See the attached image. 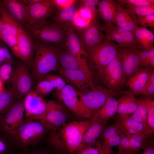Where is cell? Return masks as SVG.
Listing matches in <instances>:
<instances>
[{"label": "cell", "instance_id": "4fadbf2b", "mask_svg": "<svg viewBox=\"0 0 154 154\" xmlns=\"http://www.w3.org/2000/svg\"><path fill=\"white\" fill-rule=\"evenodd\" d=\"M47 102V109L41 121L48 130H54L65 124L67 116L63 106L59 102L50 100Z\"/></svg>", "mask_w": 154, "mask_h": 154}, {"label": "cell", "instance_id": "484cf974", "mask_svg": "<svg viewBox=\"0 0 154 154\" xmlns=\"http://www.w3.org/2000/svg\"><path fill=\"white\" fill-rule=\"evenodd\" d=\"M123 95L117 100L118 106L116 113L117 115L129 116L137 109L140 98H135L132 94L125 91Z\"/></svg>", "mask_w": 154, "mask_h": 154}, {"label": "cell", "instance_id": "e0dca14e", "mask_svg": "<svg viewBox=\"0 0 154 154\" xmlns=\"http://www.w3.org/2000/svg\"><path fill=\"white\" fill-rule=\"evenodd\" d=\"M119 134L121 139L117 152L119 154H135L145 148L151 140L138 135Z\"/></svg>", "mask_w": 154, "mask_h": 154}, {"label": "cell", "instance_id": "603a6c76", "mask_svg": "<svg viewBox=\"0 0 154 154\" xmlns=\"http://www.w3.org/2000/svg\"><path fill=\"white\" fill-rule=\"evenodd\" d=\"M65 69H79L92 76L87 63L83 62L69 53L65 48L59 49L58 68Z\"/></svg>", "mask_w": 154, "mask_h": 154}, {"label": "cell", "instance_id": "ac0fdd59", "mask_svg": "<svg viewBox=\"0 0 154 154\" xmlns=\"http://www.w3.org/2000/svg\"><path fill=\"white\" fill-rule=\"evenodd\" d=\"M27 6L28 11L26 23L46 19L51 17L55 10V7L52 0H40L38 2L30 3Z\"/></svg>", "mask_w": 154, "mask_h": 154}, {"label": "cell", "instance_id": "ffe728a7", "mask_svg": "<svg viewBox=\"0 0 154 154\" xmlns=\"http://www.w3.org/2000/svg\"><path fill=\"white\" fill-rule=\"evenodd\" d=\"M64 47L70 54L80 61L87 63L86 54L81 40L71 25L67 26Z\"/></svg>", "mask_w": 154, "mask_h": 154}, {"label": "cell", "instance_id": "d590c367", "mask_svg": "<svg viewBox=\"0 0 154 154\" xmlns=\"http://www.w3.org/2000/svg\"><path fill=\"white\" fill-rule=\"evenodd\" d=\"M129 116L142 123L150 131L147 125V108L143 97L140 98L139 103L137 109Z\"/></svg>", "mask_w": 154, "mask_h": 154}, {"label": "cell", "instance_id": "1f68e13d", "mask_svg": "<svg viewBox=\"0 0 154 154\" xmlns=\"http://www.w3.org/2000/svg\"><path fill=\"white\" fill-rule=\"evenodd\" d=\"M133 34L136 38L139 50H149L154 48V34L146 27L138 26Z\"/></svg>", "mask_w": 154, "mask_h": 154}, {"label": "cell", "instance_id": "f1b7e54d", "mask_svg": "<svg viewBox=\"0 0 154 154\" xmlns=\"http://www.w3.org/2000/svg\"><path fill=\"white\" fill-rule=\"evenodd\" d=\"M100 137L101 139L99 141L102 147L110 151H112L113 147L118 146L121 139L117 129L114 124L106 125Z\"/></svg>", "mask_w": 154, "mask_h": 154}, {"label": "cell", "instance_id": "e575fe53", "mask_svg": "<svg viewBox=\"0 0 154 154\" xmlns=\"http://www.w3.org/2000/svg\"><path fill=\"white\" fill-rule=\"evenodd\" d=\"M104 31L105 32V38L108 40L116 42L120 48H127L124 40L116 31L113 25L103 24Z\"/></svg>", "mask_w": 154, "mask_h": 154}, {"label": "cell", "instance_id": "c3c4849f", "mask_svg": "<svg viewBox=\"0 0 154 154\" xmlns=\"http://www.w3.org/2000/svg\"><path fill=\"white\" fill-rule=\"evenodd\" d=\"M136 19L138 25L142 27H149L154 28V13L146 16H137Z\"/></svg>", "mask_w": 154, "mask_h": 154}, {"label": "cell", "instance_id": "f907efd6", "mask_svg": "<svg viewBox=\"0 0 154 154\" xmlns=\"http://www.w3.org/2000/svg\"><path fill=\"white\" fill-rule=\"evenodd\" d=\"M7 137L8 136L0 129V154H10V149Z\"/></svg>", "mask_w": 154, "mask_h": 154}, {"label": "cell", "instance_id": "277c9868", "mask_svg": "<svg viewBox=\"0 0 154 154\" xmlns=\"http://www.w3.org/2000/svg\"><path fill=\"white\" fill-rule=\"evenodd\" d=\"M119 47L105 37L99 44L85 50L86 60L90 67L98 71L102 69L116 56Z\"/></svg>", "mask_w": 154, "mask_h": 154}, {"label": "cell", "instance_id": "bcb514c9", "mask_svg": "<svg viewBox=\"0 0 154 154\" xmlns=\"http://www.w3.org/2000/svg\"><path fill=\"white\" fill-rule=\"evenodd\" d=\"M138 54L139 58L140 66L147 68L148 62L154 56V48L149 50L143 51L139 50Z\"/></svg>", "mask_w": 154, "mask_h": 154}, {"label": "cell", "instance_id": "db71d44e", "mask_svg": "<svg viewBox=\"0 0 154 154\" xmlns=\"http://www.w3.org/2000/svg\"><path fill=\"white\" fill-rule=\"evenodd\" d=\"M139 154H154V143L151 140L147 146Z\"/></svg>", "mask_w": 154, "mask_h": 154}, {"label": "cell", "instance_id": "9f6ffc18", "mask_svg": "<svg viewBox=\"0 0 154 154\" xmlns=\"http://www.w3.org/2000/svg\"><path fill=\"white\" fill-rule=\"evenodd\" d=\"M30 154H47L46 153H41V152H35L31 153Z\"/></svg>", "mask_w": 154, "mask_h": 154}, {"label": "cell", "instance_id": "7c38bea8", "mask_svg": "<svg viewBox=\"0 0 154 154\" xmlns=\"http://www.w3.org/2000/svg\"><path fill=\"white\" fill-rule=\"evenodd\" d=\"M114 124L118 133L127 136L131 134L139 135L147 139L152 140L153 134L142 123L129 116L117 115Z\"/></svg>", "mask_w": 154, "mask_h": 154}, {"label": "cell", "instance_id": "4dcf8cb0", "mask_svg": "<svg viewBox=\"0 0 154 154\" xmlns=\"http://www.w3.org/2000/svg\"><path fill=\"white\" fill-rule=\"evenodd\" d=\"M78 1L74 4L63 9L58 10L52 18V22L66 26L71 25L77 15L79 8Z\"/></svg>", "mask_w": 154, "mask_h": 154}, {"label": "cell", "instance_id": "52a82bcc", "mask_svg": "<svg viewBox=\"0 0 154 154\" xmlns=\"http://www.w3.org/2000/svg\"><path fill=\"white\" fill-rule=\"evenodd\" d=\"M81 95V92L72 86L67 84L62 90H56L55 93L56 98L76 115L82 117L92 119L90 114L82 102Z\"/></svg>", "mask_w": 154, "mask_h": 154}, {"label": "cell", "instance_id": "f546056e", "mask_svg": "<svg viewBox=\"0 0 154 154\" xmlns=\"http://www.w3.org/2000/svg\"><path fill=\"white\" fill-rule=\"evenodd\" d=\"M115 1L102 0L98 5L97 16L101 18L106 25L114 23L116 15Z\"/></svg>", "mask_w": 154, "mask_h": 154}, {"label": "cell", "instance_id": "44dd1931", "mask_svg": "<svg viewBox=\"0 0 154 154\" xmlns=\"http://www.w3.org/2000/svg\"><path fill=\"white\" fill-rule=\"evenodd\" d=\"M116 15L114 23L117 26L130 31L133 33L138 24L135 17L127 9L120 3L115 1Z\"/></svg>", "mask_w": 154, "mask_h": 154}, {"label": "cell", "instance_id": "60d3db41", "mask_svg": "<svg viewBox=\"0 0 154 154\" xmlns=\"http://www.w3.org/2000/svg\"><path fill=\"white\" fill-rule=\"evenodd\" d=\"M147 108V123L151 132H154V100L149 96L144 97Z\"/></svg>", "mask_w": 154, "mask_h": 154}, {"label": "cell", "instance_id": "8992f818", "mask_svg": "<svg viewBox=\"0 0 154 154\" xmlns=\"http://www.w3.org/2000/svg\"><path fill=\"white\" fill-rule=\"evenodd\" d=\"M98 74L108 89L116 92L123 91L125 81L119 50L113 60L98 71Z\"/></svg>", "mask_w": 154, "mask_h": 154}, {"label": "cell", "instance_id": "d6a6232c", "mask_svg": "<svg viewBox=\"0 0 154 154\" xmlns=\"http://www.w3.org/2000/svg\"><path fill=\"white\" fill-rule=\"evenodd\" d=\"M92 124L85 132L83 138L84 147L95 143L100 137L107 125L92 118Z\"/></svg>", "mask_w": 154, "mask_h": 154}, {"label": "cell", "instance_id": "b9f144b4", "mask_svg": "<svg viewBox=\"0 0 154 154\" xmlns=\"http://www.w3.org/2000/svg\"><path fill=\"white\" fill-rule=\"evenodd\" d=\"M126 9L134 17L135 15L139 16H144L154 13V5L129 6L127 5Z\"/></svg>", "mask_w": 154, "mask_h": 154}, {"label": "cell", "instance_id": "ba28073f", "mask_svg": "<svg viewBox=\"0 0 154 154\" xmlns=\"http://www.w3.org/2000/svg\"><path fill=\"white\" fill-rule=\"evenodd\" d=\"M124 92H115L108 88L96 87L86 92L81 93V99L92 118L110 97L123 94Z\"/></svg>", "mask_w": 154, "mask_h": 154}, {"label": "cell", "instance_id": "7bdbcfd3", "mask_svg": "<svg viewBox=\"0 0 154 154\" xmlns=\"http://www.w3.org/2000/svg\"><path fill=\"white\" fill-rule=\"evenodd\" d=\"M100 1L98 0H82L78 1L79 7L83 8L89 11L95 16H97L98 6ZM98 17V16H97Z\"/></svg>", "mask_w": 154, "mask_h": 154}, {"label": "cell", "instance_id": "ab89813d", "mask_svg": "<svg viewBox=\"0 0 154 154\" xmlns=\"http://www.w3.org/2000/svg\"><path fill=\"white\" fill-rule=\"evenodd\" d=\"M55 89L53 84L47 80L42 79L35 86V91L43 98L50 94Z\"/></svg>", "mask_w": 154, "mask_h": 154}, {"label": "cell", "instance_id": "3957f363", "mask_svg": "<svg viewBox=\"0 0 154 154\" xmlns=\"http://www.w3.org/2000/svg\"><path fill=\"white\" fill-rule=\"evenodd\" d=\"M92 118L88 120L73 121L64 125L58 134L61 137L69 154H74L84 147V134L92 124Z\"/></svg>", "mask_w": 154, "mask_h": 154}, {"label": "cell", "instance_id": "681fc988", "mask_svg": "<svg viewBox=\"0 0 154 154\" xmlns=\"http://www.w3.org/2000/svg\"><path fill=\"white\" fill-rule=\"evenodd\" d=\"M120 3H125L129 6L154 5V0H119Z\"/></svg>", "mask_w": 154, "mask_h": 154}, {"label": "cell", "instance_id": "cb8c5ba5", "mask_svg": "<svg viewBox=\"0 0 154 154\" xmlns=\"http://www.w3.org/2000/svg\"><path fill=\"white\" fill-rule=\"evenodd\" d=\"M2 3L10 14L23 27L26 22L27 6L21 0H4Z\"/></svg>", "mask_w": 154, "mask_h": 154}, {"label": "cell", "instance_id": "d4e9b609", "mask_svg": "<svg viewBox=\"0 0 154 154\" xmlns=\"http://www.w3.org/2000/svg\"><path fill=\"white\" fill-rule=\"evenodd\" d=\"M0 17L2 27L0 37L10 34L17 36L21 25L15 19L2 3H0Z\"/></svg>", "mask_w": 154, "mask_h": 154}, {"label": "cell", "instance_id": "f5cc1de1", "mask_svg": "<svg viewBox=\"0 0 154 154\" xmlns=\"http://www.w3.org/2000/svg\"><path fill=\"white\" fill-rule=\"evenodd\" d=\"M143 94L145 96H154V83L144 86L139 94Z\"/></svg>", "mask_w": 154, "mask_h": 154}, {"label": "cell", "instance_id": "9a60e30c", "mask_svg": "<svg viewBox=\"0 0 154 154\" xmlns=\"http://www.w3.org/2000/svg\"><path fill=\"white\" fill-rule=\"evenodd\" d=\"M59 72L67 82L75 86L82 93L86 92L96 87L92 76L82 70L59 69Z\"/></svg>", "mask_w": 154, "mask_h": 154}, {"label": "cell", "instance_id": "7dc6e473", "mask_svg": "<svg viewBox=\"0 0 154 154\" xmlns=\"http://www.w3.org/2000/svg\"><path fill=\"white\" fill-rule=\"evenodd\" d=\"M14 59L8 48L5 46L0 45V64H9L13 65Z\"/></svg>", "mask_w": 154, "mask_h": 154}, {"label": "cell", "instance_id": "7a4b0ae2", "mask_svg": "<svg viewBox=\"0 0 154 154\" xmlns=\"http://www.w3.org/2000/svg\"><path fill=\"white\" fill-rule=\"evenodd\" d=\"M23 27L35 40L64 47L68 29L65 25L44 19L27 22Z\"/></svg>", "mask_w": 154, "mask_h": 154}, {"label": "cell", "instance_id": "8fae6325", "mask_svg": "<svg viewBox=\"0 0 154 154\" xmlns=\"http://www.w3.org/2000/svg\"><path fill=\"white\" fill-rule=\"evenodd\" d=\"M11 86L20 99L32 88L33 82L28 67L23 62L17 63Z\"/></svg>", "mask_w": 154, "mask_h": 154}, {"label": "cell", "instance_id": "9c48e42d", "mask_svg": "<svg viewBox=\"0 0 154 154\" xmlns=\"http://www.w3.org/2000/svg\"><path fill=\"white\" fill-rule=\"evenodd\" d=\"M23 98L16 103L0 120V129L8 137H13L24 121Z\"/></svg>", "mask_w": 154, "mask_h": 154}, {"label": "cell", "instance_id": "4316f807", "mask_svg": "<svg viewBox=\"0 0 154 154\" xmlns=\"http://www.w3.org/2000/svg\"><path fill=\"white\" fill-rule=\"evenodd\" d=\"M117 106V100L113 96H110L93 118L107 125V121L116 113Z\"/></svg>", "mask_w": 154, "mask_h": 154}, {"label": "cell", "instance_id": "836d02e7", "mask_svg": "<svg viewBox=\"0 0 154 154\" xmlns=\"http://www.w3.org/2000/svg\"><path fill=\"white\" fill-rule=\"evenodd\" d=\"M96 17L86 9L79 7L77 16L71 25L76 31L81 32L88 27Z\"/></svg>", "mask_w": 154, "mask_h": 154}, {"label": "cell", "instance_id": "6da1fadb", "mask_svg": "<svg viewBox=\"0 0 154 154\" xmlns=\"http://www.w3.org/2000/svg\"><path fill=\"white\" fill-rule=\"evenodd\" d=\"M35 40L31 75L36 84L49 72L58 69L60 49L53 44Z\"/></svg>", "mask_w": 154, "mask_h": 154}, {"label": "cell", "instance_id": "2e32d148", "mask_svg": "<svg viewBox=\"0 0 154 154\" xmlns=\"http://www.w3.org/2000/svg\"><path fill=\"white\" fill-rule=\"evenodd\" d=\"M31 36L20 26L17 35V57L29 67H32L34 53V46Z\"/></svg>", "mask_w": 154, "mask_h": 154}, {"label": "cell", "instance_id": "83f0119b", "mask_svg": "<svg viewBox=\"0 0 154 154\" xmlns=\"http://www.w3.org/2000/svg\"><path fill=\"white\" fill-rule=\"evenodd\" d=\"M20 100L11 85L5 88L0 93V120L11 107Z\"/></svg>", "mask_w": 154, "mask_h": 154}, {"label": "cell", "instance_id": "7402d4cb", "mask_svg": "<svg viewBox=\"0 0 154 154\" xmlns=\"http://www.w3.org/2000/svg\"><path fill=\"white\" fill-rule=\"evenodd\" d=\"M154 70L139 66L135 73L125 82L129 88L126 92L133 94H139L144 88L149 77Z\"/></svg>", "mask_w": 154, "mask_h": 154}, {"label": "cell", "instance_id": "30bf717a", "mask_svg": "<svg viewBox=\"0 0 154 154\" xmlns=\"http://www.w3.org/2000/svg\"><path fill=\"white\" fill-rule=\"evenodd\" d=\"M25 116L27 119L41 122L46 112L47 102L32 88L23 98Z\"/></svg>", "mask_w": 154, "mask_h": 154}, {"label": "cell", "instance_id": "ee69618b", "mask_svg": "<svg viewBox=\"0 0 154 154\" xmlns=\"http://www.w3.org/2000/svg\"><path fill=\"white\" fill-rule=\"evenodd\" d=\"M42 79L50 82L53 84L56 90H62L66 85L65 80L56 75L49 73L45 75Z\"/></svg>", "mask_w": 154, "mask_h": 154}, {"label": "cell", "instance_id": "5bb4252c", "mask_svg": "<svg viewBox=\"0 0 154 154\" xmlns=\"http://www.w3.org/2000/svg\"><path fill=\"white\" fill-rule=\"evenodd\" d=\"M103 25L96 17L90 25L83 31L76 32L85 50L91 48L101 43L105 36L103 34Z\"/></svg>", "mask_w": 154, "mask_h": 154}, {"label": "cell", "instance_id": "74e56055", "mask_svg": "<svg viewBox=\"0 0 154 154\" xmlns=\"http://www.w3.org/2000/svg\"><path fill=\"white\" fill-rule=\"evenodd\" d=\"M114 26L116 31L124 40L127 48L139 49L136 38L133 33L117 26Z\"/></svg>", "mask_w": 154, "mask_h": 154}, {"label": "cell", "instance_id": "f6af8a7d", "mask_svg": "<svg viewBox=\"0 0 154 154\" xmlns=\"http://www.w3.org/2000/svg\"><path fill=\"white\" fill-rule=\"evenodd\" d=\"M10 48L13 54L17 57L18 54L17 36L10 34L7 35L0 37Z\"/></svg>", "mask_w": 154, "mask_h": 154}, {"label": "cell", "instance_id": "d6986e66", "mask_svg": "<svg viewBox=\"0 0 154 154\" xmlns=\"http://www.w3.org/2000/svg\"><path fill=\"white\" fill-rule=\"evenodd\" d=\"M139 50L129 48H119L125 82L140 66Z\"/></svg>", "mask_w": 154, "mask_h": 154}, {"label": "cell", "instance_id": "5b68a950", "mask_svg": "<svg viewBox=\"0 0 154 154\" xmlns=\"http://www.w3.org/2000/svg\"><path fill=\"white\" fill-rule=\"evenodd\" d=\"M47 130L41 122L26 119L19 128L13 139L18 147L26 149L38 143Z\"/></svg>", "mask_w": 154, "mask_h": 154}, {"label": "cell", "instance_id": "f35d334b", "mask_svg": "<svg viewBox=\"0 0 154 154\" xmlns=\"http://www.w3.org/2000/svg\"><path fill=\"white\" fill-rule=\"evenodd\" d=\"M15 72V68L9 64H0V79L4 83L11 84Z\"/></svg>", "mask_w": 154, "mask_h": 154}, {"label": "cell", "instance_id": "816d5d0a", "mask_svg": "<svg viewBox=\"0 0 154 154\" xmlns=\"http://www.w3.org/2000/svg\"><path fill=\"white\" fill-rule=\"evenodd\" d=\"M78 0H53V3L58 10H60L75 4Z\"/></svg>", "mask_w": 154, "mask_h": 154}, {"label": "cell", "instance_id": "8d00e7d4", "mask_svg": "<svg viewBox=\"0 0 154 154\" xmlns=\"http://www.w3.org/2000/svg\"><path fill=\"white\" fill-rule=\"evenodd\" d=\"M112 152L103 147L100 142L97 140L92 144L84 147L74 154H110Z\"/></svg>", "mask_w": 154, "mask_h": 154}, {"label": "cell", "instance_id": "11a10c76", "mask_svg": "<svg viewBox=\"0 0 154 154\" xmlns=\"http://www.w3.org/2000/svg\"><path fill=\"white\" fill-rule=\"evenodd\" d=\"M4 83L0 79V93L5 88Z\"/></svg>", "mask_w": 154, "mask_h": 154}]
</instances>
